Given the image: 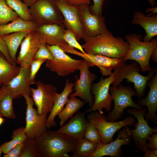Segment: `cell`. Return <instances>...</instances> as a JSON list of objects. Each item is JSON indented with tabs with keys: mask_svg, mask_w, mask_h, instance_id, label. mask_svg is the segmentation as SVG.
Here are the masks:
<instances>
[{
	"mask_svg": "<svg viewBox=\"0 0 157 157\" xmlns=\"http://www.w3.org/2000/svg\"><path fill=\"white\" fill-rule=\"evenodd\" d=\"M82 46L86 53L99 54L112 58H123L129 49L127 41L114 37L109 31L84 40Z\"/></svg>",
	"mask_w": 157,
	"mask_h": 157,
	"instance_id": "cell-1",
	"label": "cell"
},
{
	"mask_svg": "<svg viewBox=\"0 0 157 157\" xmlns=\"http://www.w3.org/2000/svg\"><path fill=\"white\" fill-rule=\"evenodd\" d=\"M35 142L40 157H69L77 141L56 131L47 130Z\"/></svg>",
	"mask_w": 157,
	"mask_h": 157,
	"instance_id": "cell-2",
	"label": "cell"
},
{
	"mask_svg": "<svg viewBox=\"0 0 157 157\" xmlns=\"http://www.w3.org/2000/svg\"><path fill=\"white\" fill-rule=\"evenodd\" d=\"M142 37L141 35L134 33L125 36L129 49L123 59L124 62L135 60L139 64L142 72H149L153 69L150 66V60L153 51L157 47V39L152 38L149 42H143Z\"/></svg>",
	"mask_w": 157,
	"mask_h": 157,
	"instance_id": "cell-3",
	"label": "cell"
},
{
	"mask_svg": "<svg viewBox=\"0 0 157 157\" xmlns=\"http://www.w3.org/2000/svg\"><path fill=\"white\" fill-rule=\"evenodd\" d=\"M140 69L138 63L136 61L129 64L124 63L114 71V78L112 84L113 86H118L124 79H126L128 82L133 83L138 98H142L145 95L147 82L157 71V67H155L149 72L146 76H143L139 73Z\"/></svg>",
	"mask_w": 157,
	"mask_h": 157,
	"instance_id": "cell-4",
	"label": "cell"
},
{
	"mask_svg": "<svg viewBox=\"0 0 157 157\" xmlns=\"http://www.w3.org/2000/svg\"><path fill=\"white\" fill-rule=\"evenodd\" d=\"M109 90L113 97L114 106L112 110L106 116L108 121L115 122L120 119L128 107L141 109L143 107L135 103L132 99L133 96H138L135 90L131 86H125L120 84L116 87H110Z\"/></svg>",
	"mask_w": 157,
	"mask_h": 157,
	"instance_id": "cell-5",
	"label": "cell"
},
{
	"mask_svg": "<svg viewBox=\"0 0 157 157\" xmlns=\"http://www.w3.org/2000/svg\"><path fill=\"white\" fill-rule=\"evenodd\" d=\"M47 45L53 57L52 60L45 62L46 67L51 71L60 76L65 77L79 70L84 60L72 58L58 45Z\"/></svg>",
	"mask_w": 157,
	"mask_h": 157,
	"instance_id": "cell-6",
	"label": "cell"
},
{
	"mask_svg": "<svg viewBox=\"0 0 157 157\" xmlns=\"http://www.w3.org/2000/svg\"><path fill=\"white\" fill-rule=\"evenodd\" d=\"M87 118L98 130L101 142L104 144L113 141V136L117 131L125 126H133L136 121L134 117L130 116L119 121H109L103 114L97 111L90 113Z\"/></svg>",
	"mask_w": 157,
	"mask_h": 157,
	"instance_id": "cell-7",
	"label": "cell"
},
{
	"mask_svg": "<svg viewBox=\"0 0 157 157\" xmlns=\"http://www.w3.org/2000/svg\"><path fill=\"white\" fill-rule=\"evenodd\" d=\"M126 112L130 115L134 116L137 120L133 125L135 129H131L129 127L128 129L137 149L139 151L144 153L147 149V138L152 134L157 133V126L153 128L149 126L148 120L144 117L147 112L146 108H129Z\"/></svg>",
	"mask_w": 157,
	"mask_h": 157,
	"instance_id": "cell-8",
	"label": "cell"
},
{
	"mask_svg": "<svg viewBox=\"0 0 157 157\" xmlns=\"http://www.w3.org/2000/svg\"><path fill=\"white\" fill-rule=\"evenodd\" d=\"M32 20L37 25L63 24V18L54 3L50 0H39L29 7Z\"/></svg>",
	"mask_w": 157,
	"mask_h": 157,
	"instance_id": "cell-9",
	"label": "cell"
},
{
	"mask_svg": "<svg viewBox=\"0 0 157 157\" xmlns=\"http://www.w3.org/2000/svg\"><path fill=\"white\" fill-rule=\"evenodd\" d=\"M114 75L113 72L108 77L104 78L102 76L99 82L92 83L91 92L94 95V99L92 106L85 112L90 113L97 111L101 113L104 114V108L108 112L110 110L113 97L109 93V89L114 81Z\"/></svg>",
	"mask_w": 157,
	"mask_h": 157,
	"instance_id": "cell-10",
	"label": "cell"
},
{
	"mask_svg": "<svg viewBox=\"0 0 157 157\" xmlns=\"http://www.w3.org/2000/svg\"><path fill=\"white\" fill-rule=\"evenodd\" d=\"M23 96L27 104L24 131L28 138L35 139L47 130L46 124L48 113L39 115L33 107L34 103L32 98L27 94Z\"/></svg>",
	"mask_w": 157,
	"mask_h": 157,
	"instance_id": "cell-11",
	"label": "cell"
},
{
	"mask_svg": "<svg viewBox=\"0 0 157 157\" xmlns=\"http://www.w3.org/2000/svg\"><path fill=\"white\" fill-rule=\"evenodd\" d=\"M84 34L83 40L107 32L105 19L102 15L93 13L88 4L78 6Z\"/></svg>",
	"mask_w": 157,
	"mask_h": 157,
	"instance_id": "cell-12",
	"label": "cell"
},
{
	"mask_svg": "<svg viewBox=\"0 0 157 157\" xmlns=\"http://www.w3.org/2000/svg\"><path fill=\"white\" fill-rule=\"evenodd\" d=\"M89 66L85 60H84L79 70V77L75 76V82L73 87L74 93L71 94L69 97H78L88 103L90 107L92 105L94 100L91 92L92 82L97 78L95 73L90 72Z\"/></svg>",
	"mask_w": 157,
	"mask_h": 157,
	"instance_id": "cell-13",
	"label": "cell"
},
{
	"mask_svg": "<svg viewBox=\"0 0 157 157\" xmlns=\"http://www.w3.org/2000/svg\"><path fill=\"white\" fill-rule=\"evenodd\" d=\"M67 52L83 58L86 61L89 67H98L103 76L111 75L113 73L112 69L116 70L124 62L121 58L110 57L99 54L83 53L76 50L72 47H71Z\"/></svg>",
	"mask_w": 157,
	"mask_h": 157,
	"instance_id": "cell-14",
	"label": "cell"
},
{
	"mask_svg": "<svg viewBox=\"0 0 157 157\" xmlns=\"http://www.w3.org/2000/svg\"><path fill=\"white\" fill-rule=\"evenodd\" d=\"M128 126L120 131L117 138L106 144L101 142L97 144L95 150L86 157H101L105 156L120 157L123 154L122 146L129 144L131 139Z\"/></svg>",
	"mask_w": 157,
	"mask_h": 157,
	"instance_id": "cell-15",
	"label": "cell"
},
{
	"mask_svg": "<svg viewBox=\"0 0 157 157\" xmlns=\"http://www.w3.org/2000/svg\"><path fill=\"white\" fill-rule=\"evenodd\" d=\"M36 88H31V95L39 115L49 113L53 105L57 93L56 88L50 84L38 81Z\"/></svg>",
	"mask_w": 157,
	"mask_h": 157,
	"instance_id": "cell-16",
	"label": "cell"
},
{
	"mask_svg": "<svg viewBox=\"0 0 157 157\" xmlns=\"http://www.w3.org/2000/svg\"><path fill=\"white\" fill-rule=\"evenodd\" d=\"M53 2L63 15V24L65 28L74 33L78 41L83 39L84 32L78 6L70 5L67 3L60 1Z\"/></svg>",
	"mask_w": 157,
	"mask_h": 157,
	"instance_id": "cell-17",
	"label": "cell"
},
{
	"mask_svg": "<svg viewBox=\"0 0 157 157\" xmlns=\"http://www.w3.org/2000/svg\"><path fill=\"white\" fill-rule=\"evenodd\" d=\"M42 43L35 31L29 32L22 40L16 63L20 67H30L35 55Z\"/></svg>",
	"mask_w": 157,
	"mask_h": 157,
	"instance_id": "cell-18",
	"label": "cell"
},
{
	"mask_svg": "<svg viewBox=\"0 0 157 157\" xmlns=\"http://www.w3.org/2000/svg\"><path fill=\"white\" fill-rule=\"evenodd\" d=\"M65 30L63 24H49L38 26L35 31L42 42L58 45L62 48L67 44L63 38Z\"/></svg>",
	"mask_w": 157,
	"mask_h": 157,
	"instance_id": "cell-19",
	"label": "cell"
},
{
	"mask_svg": "<svg viewBox=\"0 0 157 157\" xmlns=\"http://www.w3.org/2000/svg\"><path fill=\"white\" fill-rule=\"evenodd\" d=\"M89 122L85 117V113L78 112L71 117L68 122L56 131L70 138L78 141L83 138L86 127Z\"/></svg>",
	"mask_w": 157,
	"mask_h": 157,
	"instance_id": "cell-20",
	"label": "cell"
},
{
	"mask_svg": "<svg viewBox=\"0 0 157 157\" xmlns=\"http://www.w3.org/2000/svg\"><path fill=\"white\" fill-rule=\"evenodd\" d=\"M30 67H20L19 73L6 85L11 92L14 99L25 94L31 95V85L29 78Z\"/></svg>",
	"mask_w": 157,
	"mask_h": 157,
	"instance_id": "cell-21",
	"label": "cell"
},
{
	"mask_svg": "<svg viewBox=\"0 0 157 157\" xmlns=\"http://www.w3.org/2000/svg\"><path fill=\"white\" fill-rule=\"evenodd\" d=\"M149 88V92L146 97L141 98L137 103L141 106H146L148 111L144 116L147 120L152 121L155 124H157V71L147 83Z\"/></svg>",
	"mask_w": 157,
	"mask_h": 157,
	"instance_id": "cell-22",
	"label": "cell"
},
{
	"mask_svg": "<svg viewBox=\"0 0 157 157\" xmlns=\"http://www.w3.org/2000/svg\"><path fill=\"white\" fill-rule=\"evenodd\" d=\"M74 85V83L70 82L69 79H67L63 91L60 93H57L53 105L47 117L46 124L47 129H50L56 126L55 118L63 109L69 100V95L73 91Z\"/></svg>",
	"mask_w": 157,
	"mask_h": 157,
	"instance_id": "cell-23",
	"label": "cell"
},
{
	"mask_svg": "<svg viewBox=\"0 0 157 157\" xmlns=\"http://www.w3.org/2000/svg\"><path fill=\"white\" fill-rule=\"evenodd\" d=\"M133 24L139 25L144 30L146 35L143 38L144 42H149L157 35V15L155 14L150 16L136 11L133 17Z\"/></svg>",
	"mask_w": 157,
	"mask_h": 157,
	"instance_id": "cell-24",
	"label": "cell"
},
{
	"mask_svg": "<svg viewBox=\"0 0 157 157\" xmlns=\"http://www.w3.org/2000/svg\"><path fill=\"white\" fill-rule=\"evenodd\" d=\"M37 26L33 21H26L19 17L10 23L0 26V35L20 32H29L35 31Z\"/></svg>",
	"mask_w": 157,
	"mask_h": 157,
	"instance_id": "cell-25",
	"label": "cell"
},
{
	"mask_svg": "<svg viewBox=\"0 0 157 157\" xmlns=\"http://www.w3.org/2000/svg\"><path fill=\"white\" fill-rule=\"evenodd\" d=\"M20 67L13 65L0 51V85H6L19 72Z\"/></svg>",
	"mask_w": 157,
	"mask_h": 157,
	"instance_id": "cell-26",
	"label": "cell"
},
{
	"mask_svg": "<svg viewBox=\"0 0 157 157\" xmlns=\"http://www.w3.org/2000/svg\"><path fill=\"white\" fill-rule=\"evenodd\" d=\"M29 32H15L2 36L7 46L11 59L16 63V53L18 48L26 35Z\"/></svg>",
	"mask_w": 157,
	"mask_h": 157,
	"instance_id": "cell-27",
	"label": "cell"
},
{
	"mask_svg": "<svg viewBox=\"0 0 157 157\" xmlns=\"http://www.w3.org/2000/svg\"><path fill=\"white\" fill-rule=\"evenodd\" d=\"M86 103L85 101L81 100L75 97H70L65 106L58 115L60 119V126L63 125L69 118L78 111Z\"/></svg>",
	"mask_w": 157,
	"mask_h": 157,
	"instance_id": "cell-28",
	"label": "cell"
},
{
	"mask_svg": "<svg viewBox=\"0 0 157 157\" xmlns=\"http://www.w3.org/2000/svg\"><path fill=\"white\" fill-rule=\"evenodd\" d=\"M13 99L11 92L6 86L0 99V114L1 116L11 119L15 118L13 106Z\"/></svg>",
	"mask_w": 157,
	"mask_h": 157,
	"instance_id": "cell-29",
	"label": "cell"
},
{
	"mask_svg": "<svg viewBox=\"0 0 157 157\" xmlns=\"http://www.w3.org/2000/svg\"><path fill=\"white\" fill-rule=\"evenodd\" d=\"M77 142L72 157H86L95 150L97 145L84 138Z\"/></svg>",
	"mask_w": 157,
	"mask_h": 157,
	"instance_id": "cell-30",
	"label": "cell"
},
{
	"mask_svg": "<svg viewBox=\"0 0 157 157\" xmlns=\"http://www.w3.org/2000/svg\"><path fill=\"white\" fill-rule=\"evenodd\" d=\"M11 138L12 140L5 142L1 145L2 152L5 154L13 149L18 144L24 142L28 138L24 129V127L17 128L14 131Z\"/></svg>",
	"mask_w": 157,
	"mask_h": 157,
	"instance_id": "cell-31",
	"label": "cell"
},
{
	"mask_svg": "<svg viewBox=\"0 0 157 157\" xmlns=\"http://www.w3.org/2000/svg\"><path fill=\"white\" fill-rule=\"evenodd\" d=\"M8 5L23 19L32 21L29 7L21 0H5Z\"/></svg>",
	"mask_w": 157,
	"mask_h": 157,
	"instance_id": "cell-32",
	"label": "cell"
},
{
	"mask_svg": "<svg viewBox=\"0 0 157 157\" xmlns=\"http://www.w3.org/2000/svg\"><path fill=\"white\" fill-rule=\"evenodd\" d=\"M19 17L7 4L5 0H0V26L8 23Z\"/></svg>",
	"mask_w": 157,
	"mask_h": 157,
	"instance_id": "cell-33",
	"label": "cell"
},
{
	"mask_svg": "<svg viewBox=\"0 0 157 157\" xmlns=\"http://www.w3.org/2000/svg\"><path fill=\"white\" fill-rule=\"evenodd\" d=\"M35 139L28 138L24 143L21 157H40Z\"/></svg>",
	"mask_w": 157,
	"mask_h": 157,
	"instance_id": "cell-34",
	"label": "cell"
},
{
	"mask_svg": "<svg viewBox=\"0 0 157 157\" xmlns=\"http://www.w3.org/2000/svg\"><path fill=\"white\" fill-rule=\"evenodd\" d=\"M83 137L97 144L101 142V137L98 130L94 125L89 121L85 129Z\"/></svg>",
	"mask_w": 157,
	"mask_h": 157,
	"instance_id": "cell-35",
	"label": "cell"
},
{
	"mask_svg": "<svg viewBox=\"0 0 157 157\" xmlns=\"http://www.w3.org/2000/svg\"><path fill=\"white\" fill-rule=\"evenodd\" d=\"M63 38L65 42L70 46L79 50L82 53H86L82 45L78 42L75 34L70 29H65Z\"/></svg>",
	"mask_w": 157,
	"mask_h": 157,
	"instance_id": "cell-36",
	"label": "cell"
},
{
	"mask_svg": "<svg viewBox=\"0 0 157 157\" xmlns=\"http://www.w3.org/2000/svg\"><path fill=\"white\" fill-rule=\"evenodd\" d=\"M47 45V44L44 42L41 44L35 55L34 59H44L47 60L53 59V55Z\"/></svg>",
	"mask_w": 157,
	"mask_h": 157,
	"instance_id": "cell-37",
	"label": "cell"
},
{
	"mask_svg": "<svg viewBox=\"0 0 157 157\" xmlns=\"http://www.w3.org/2000/svg\"><path fill=\"white\" fill-rule=\"evenodd\" d=\"M46 60L44 59H34L30 66L29 78L31 84H35V79L42 65Z\"/></svg>",
	"mask_w": 157,
	"mask_h": 157,
	"instance_id": "cell-38",
	"label": "cell"
},
{
	"mask_svg": "<svg viewBox=\"0 0 157 157\" xmlns=\"http://www.w3.org/2000/svg\"><path fill=\"white\" fill-rule=\"evenodd\" d=\"M24 143V142H22L17 144L7 153L4 154L3 157H21Z\"/></svg>",
	"mask_w": 157,
	"mask_h": 157,
	"instance_id": "cell-39",
	"label": "cell"
},
{
	"mask_svg": "<svg viewBox=\"0 0 157 157\" xmlns=\"http://www.w3.org/2000/svg\"><path fill=\"white\" fill-rule=\"evenodd\" d=\"M0 51L4 55L6 60L9 63L13 65H16V63H14L11 59L6 43L2 36L0 35Z\"/></svg>",
	"mask_w": 157,
	"mask_h": 157,
	"instance_id": "cell-40",
	"label": "cell"
},
{
	"mask_svg": "<svg viewBox=\"0 0 157 157\" xmlns=\"http://www.w3.org/2000/svg\"><path fill=\"white\" fill-rule=\"evenodd\" d=\"M93 5L90 6L91 10L94 13L102 15V6L104 0H92Z\"/></svg>",
	"mask_w": 157,
	"mask_h": 157,
	"instance_id": "cell-41",
	"label": "cell"
},
{
	"mask_svg": "<svg viewBox=\"0 0 157 157\" xmlns=\"http://www.w3.org/2000/svg\"><path fill=\"white\" fill-rule=\"evenodd\" d=\"M147 140L149 142L147 143V148L151 149H157V134L154 133L151 135V136L148 137Z\"/></svg>",
	"mask_w": 157,
	"mask_h": 157,
	"instance_id": "cell-42",
	"label": "cell"
},
{
	"mask_svg": "<svg viewBox=\"0 0 157 157\" xmlns=\"http://www.w3.org/2000/svg\"><path fill=\"white\" fill-rule=\"evenodd\" d=\"M91 0H69L67 3L69 5L78 6L84 4L89 5Z\"/></svg>",
	"mask_w": 157,
	"mask_h": 157,
	"instance_id": "cell-43",
	"label": "cell"
},
{
	"mask_svg": "<svg viewBox=\"0 0 157 157\" xmlns=\"http://www.w3.org/2000/svg\"><path fill=\"white\" fill-rule=\"evenodd\" d=\"M144 153V157H157V149H151L148 148L146 150Z\"/></svg>",
	"mask_w": 157,
	"mask_h": 157,
	"instance_id": "cell-44",
	"label": "cell"
},
{
	"mask_svg": "<svg viewBox=\"0 0 157 157\" xmlns=\"http://www.w3.org/2000/svg\"><path fill=\"white\" fill-rule=\"evenodd\" d=\"M145 12L147 13L151 12V13L147 15L148 16H151L157 13V7H154L152 8H148L146 10Z\"/></svg>",
	"mask_w": 157,
	"mask_h": 157,
	"instance_id": "cell-45",
	"label": "cell"
},
{
	"mask_svg": "<svg viewBox=\"0 0 157 157\" xmlns=\"http://www.w3.org/2000/svg\"><path fill=\"white\" fill-rule=\"evenodd\" d=\"M151 58L156 63H157V47L153 51Z\"/></svg>",
	"mask_w": 157,
	"mask_h": 157,
	"instance_id": "cell-46",
	"label": "cell"
},
{
	"mask_svg": "<svg viewBox=\"0 0 157 157\" xmlns=\"http://www.w3.org/2000/svg\"><path fill=\"white\" fill-rule=\"evenodd\" d=\"M29 7L39 0H21Z\"/></svg>",
	"mask_w": 157,
	"mask_h": 157,
	"instance_id": "cell-47",
	"label": "cell"
},
{
	"mask_svg": "<svg viewBox=\"0 0 157 157\" xmlns=\"http://www.w3.org/2000/svg\"><path fill=\"white\" fill-rule=\"evenodd\" d=\"M149 3L152 7H154L156 4L155 0H147Z\"/></svg>",
	"mask_w": 157,
	"mask_h": 157,
	"instance_id": "cell-48",
	"label": "cell"
},
{
	"mask_svg": "<svg viewBox=\"0 0 157 157\" xmlns=\"http://www.w3.org/2000/svg\"><path fill=\"white\" fill-rule=\"evenodd\" d=\"M6 87V85H3L1 88H0V99L3 92L5 89ZM0 115H1L0 114Z\"/></svg>",
	"mask_w": 157,
	"mask_h": 157,
	"instance_id": "cell-49",
	"label": "cell"
},
{
	"mask_svg": "<svg viewBox=\"0 0 157 157\" xmlns=\"http://www.w3.org/2000/svg\"><path fill=\"white\" fill-rule=\"evenodd\" d=\"M4 121V119L2 116L0 115V126L3 124Z\"/></svg>",
	"mask_w": 157,
	"mask_h": 157,
	"instance_id": "cell-50",
	"label": "cell"
},
{
	"mask_svg": "<svg viewBox=\"0 0 157 157\" xmlns=\"http://www.w3.org/2000/svg\"><path fill=\"white\" fill-rule=\"evenodd\" d=\"M51 0L53 1H63V2H65L67 3L69 0Z\"/></svg>",
	"mask_w": 157,
	"mask_h": 157,
	"instance_id": "cell-51",
	"label": "cell"
},
{
	"mask_svg": "<svg viewBox=\"0 0 157 157\" xmlns=\"http://www.w3.org/2000/svg\"><path fill=\"white\" fill-rule=\"evenodd\" d=\"M3 153L1 145L0 146V157L1 156V154Z\"/></svg>",
	"mask_w": 157,
	"mask_h": 157,
	"instance_id": "cell-52",
	"label": "cell"
}]
</instances>
